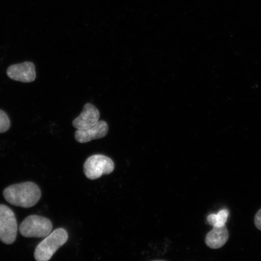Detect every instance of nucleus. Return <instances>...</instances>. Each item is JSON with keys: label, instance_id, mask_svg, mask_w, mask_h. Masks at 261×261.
<instances>
[{"label": "nucleus", "instance_id": "9b49d317", "mask_svg": "<svg viewBox=\"0 0 261 261\" xmlns=\"http://www.w3.org/2000/svg\"><path fill=\"white\" fill-rule=\"evenodd\" d=\"M11 126V122L7 114L0 110V133L7 132Z\"/></svg>", "mask_w": 261, "mask_h": 261}, {"label": "nucleus", "instance_id": "1a4fd4ad", "mask_svg": "<svg viewBox=\"0 0 261 261\" xmlns=\"http://www.w3.org/2000/svg\"><path fill=\"white\" fill-rule=\"evenodd\" d=\"M229 237L226 225L222 227H213L205 238V242L212 249H218L224 246Z\"/></svg>", "mask_w": 261, "mask_h": 261}, {"label": "nucleus", "instance_id": "ddd939ff", "mask_svg": "<svg viewBox=\"0 0 261 261\" xmlns=\"http://www.w3.org/2000/svg\"><path fill=\"white\" fill-rule=\"evenodd\" d=\"M152 261H165L163 260H152Z\"/></svg>", "mask_w": 261, "mask_h": 261}, {"label": "nucleus", "instance_id": "9d476101", "mask_svg": "<svg viewBox=\"0 0 261 261\" xmlns=\"http://www.w3.org/2000/svg\"><path fill=\"white\" fill-rule=\"evenodd\" d=\"M228 215H229V212L226 208H224L216 214H212L208 215L207 220L208 223L213 227H222L226 225Z\"/></svg>", "mask_w": 261, "mask_h": 261}, {"label": "nucleus", "instance_id": "6e6552de", "mask_svg": "<svg viewBox=\"0 0 261 261\" xmlns=\"http://www.w3.org/2000/svg\"><path fill=\"white\" fill-rule=\"evenodd\" d=\"M100 113L97 108L90 103L84 106L83 112L73 121V126L77 129L90 128L99 121Z\"/></svg>", "mask_w": 261, "mask_h": 261}, {"label": "nucleus", "instance_id": "7ed1b4c3", "mask_svg": "<svg viewBox=\"0 0 261 261\" xmlns=\"http://www.w3.org/2000/svg\"><path fill=\"white\" fill-rule=\"evenodd\" d=\"M53 224L48 218L33 215L22 222L19 231L25 238H45L51 232Z\"/></svg>", "mask_w": 261, "mask_h": 261}, {"label": "nucleus", "instance_id": "39448f33", "mask_svg": "<svg viewBox=\"0 0 261 261\" xmlns=\"http://www.w3.org/2000/svg\"><path fill=\"white\" fill-rule=\"evenodd\" d=\"M114 169V163L109 156L96 154L88 158L84 165V172L90 179L99 178L103 174H111Z\"/></svg>", "mask_w": 261, "mask_h": 261}, {"label": "nucleus", "instance_id": "423d86ee", "mask_svg": "<svg viewBox=\"0 0 261 261\" xmlns=\"http://www.w3.org/2000/svg\"><path fill=\"white\" fill-rule=\"evenodd\" d=\"M7 75L11 80L28 83L36 78L35 67L31 62L12 65L7 70Z\"/></svg>", "mask_w": 261, "mask_h": 261}, {"label": "nucleus", "instance_id": "f257e3e1", "mask_svg": "<svg viewBox=\"0 0 261 261\" xmlns=\"http://www.w3.org/2000/svg\"><path fill=\"white\" fill-rule=\"evenodd\" d=\"M3 196L15 206L30 208L40 201L41 191L37 184L27 181L9 186L3 191Z\"/></svg>", "mask_w": 261, "mask_h": 261}, {"label": "nucleus", "instance_id": "20e7f679", "mask_svg": "<svg viewBox=\"0 0 261 261\" xmlns=\"http://www.w3.org/2000/svg\"><path fill=\"white\" fill-rule=\"evenodd\" d=\"M18 224L15 213L11 208L0 204V241L6 244H12L16 240Z\"/></svg>", "mask_w": 261, "mask_h": 261}, {"label": "nucleus", "instance_id": "f8f14e48", "mask_svg": "<svg viewBox=\"0 0 261 261\" xmlns=\"http://www.w3.org/2000/svg\"><path fill=\"white\" fill-rule=\"evenodd\" d=\"M254 224L257 229L261 231V208L257 212L255 217H254Z\"/></svg>", "mask_w": 261, "mask_h": 261}, {"label": "nucleus", "instance_id": "f03ea898", "mask_svg": "<svg viewBox=\"0 0 261 261\" xmlns=\"http://www.w3.org/2000/svg\"><path fill=\"white\" fill-rule=\"evenodd\" d=\"M68 234L63 228L52 231L36 247L34 257L37 261H49L60 248L67 242Z\"/></svg>", "mask_w": 261, "mask_h": 261}, {"label": "nucleus", "instance_id": "0eeeda50", "mask_svg": "<svg viewBox=\"0 0 261 261\" xmlns=\"http://www.w3.org/2000/svg\"><path fill=\"white\" fill-rule=\"evenodd\" d=\"M109 125L104 120H99L95 125L89 128L77 129L74 138L77 142L85 143L91 140L102 139L107 135Z\"/></svg>", "mask_w": 261, "mask_h": 261}]
</instances>
